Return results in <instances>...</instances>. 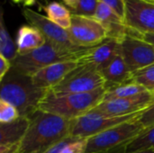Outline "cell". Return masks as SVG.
Here are the masks:
<instances>
[{
	"label": "cell",
	"mask_w": 154,
	"mask_h": 153,
	"mask_svg": "<svg viewBox=\"0 0 154 153\" xmlns=\"http://www.w3.org/2000/svg\"><path fill=\"white\" fill-rule=\"evenodd\" d=\"M148 90L142 87L141 85L130 81L122 85L115 86L106 88V96L104 100H113V99H118V98H125V97H130L134 96L140 94H143L144 92H147Z\"/></svg>",
	"instance_id": "20"
},
{
	"label": "cell",
	"mask_w": 154,
	"mask_h": 153,
	"mask_svg": "<svg viewBox=\"0 0 154 153\" xmlns=\"http://www.w3.org/2000/svg\"><path fill=\"white\" fill-rule=\"evenodd\" d=\"M148 1H152V2H154V0H148Z\"/></svg>",
	"instance_id": "36"
},
{
	"label": "cell",
	"mask_w": 154,
	"mask_h": 153,
	"mask_svg": "<svg viewBox=\"0 0 154 153\" xmlns=\"http://www.w3.org/2000/svg\"><path fill=\"white\" fill-rule=\"evenodd\" d=\"M67 31L72 42L83 48L99 45L108 39L106 28L93 17L72 14L71 26Z\"/></svg>",
	"instance_id": "8"
},
{
	"label": "cell",
	"mask_w": 154,
	"mask_h": 153,
	"mask_svg": "<svg viewBox=\"0 0 154 153\" xmlns=\"http://www.w3.org/2000/svg\"><path fill=\"white\" fill-rule=\"evenodd\" d=\"M62 1L67 6H69L71 10H73L76 7V5L79 0H62Z\"/></svg>",
	"instance_id": "32"
},
{
	"label": "cell",
	"mask_w": 154,
	"mask_h": 153,
	"mask_svg": "<svg viewBox=\"0 0 154 153\" xmlns=\"http://www.w3.org/2000/svg\"><path fill=\"white\" fill-rule=\"evenodd\" d=\"M88 48L73 50L58 46L49 41L42 47L24 55H17L12 62V69L26 76L32 77L39 70L51 64L67 61L79 60L81 55Z\"/></svg>",
	"instance_id": "4"
},
{
	"label": "cell",
	"mask_w": 154,
	"mask_h": 153,
	"mask_svg": "<svg viewBox=\"0 0 154 153\" xmlns=\"http://www.w3.org/2000/svg\"><path fill=\"white\" fill-rule=\"evenodd\" d=\"M125 153H154V149L153 148H152V149H142V150H138V151Z\"/></svg>",
	"instance_id": "33"
},
{
	"label": "cell",
	"mask_w": 154,
	"mask_h": 153,
	"mask_svg": "<svg viewBox=\"0 0 154 153\" xmlns=\"http://www.w3.org/2000/svg\"><path fill=\"white\" fill-rule=\"evenodd\" d=\"M131 80L152 91L154 89V64L132 72Z\"/></svg>",
	"instance_id": "23"
},
{
	"label": "cell",
	"mask_w": 154,
	"mask_h": 153,
	"mask_svg": "<svg viewBox=\"0 0 154 153\" xmlns=\"http://www.w3.org/2000/svg\"><path fill=\"white\" fill-rule=\"evenodd\" d=\"M137 122L143 126L144 130L152 128L154 126V102L148 107L146 108L140 117L137 119Z\"/></svg>",
	"instance_id": "26"
},
{
	"label": "cell",
	"mask_w": 154,
	"mask_h": 153,
	"mask_svg": "<svg viewBox=\"0 0 154 153\" xmlns=\"http://www.w3.org/2000/svg\"><path fill=\"white\" fill-rule=\"evenodd\" d=\"M143 112L129 115L111 116L92 110L88 114L71 121L69 135L79 139H88L117 125L135 121Z\"/></svg>",
	"instance_id": "7"
},
{
	"label": "cell",
	"mask_w": 154,
	"mask_h": 153,
	"mask_svg": "<svg viewBox=\"0 0 154 153\" xmlns=\"http://www.w3.org/2000/svg\"><path fill=\"white\" fill-rule=\"evenodd\" d=\"M153 102V96L150 91H147L134 96L104 100L94 110L106 115L123 116L143 112Z\"/></svg>",
	"instance_id": "12"
},
{
	"label": "cell",
	"mask_w": 154,
	"mask_h": 153,
	"mask_svg": "<svg viewBox=\"0 0 154 153\" xmlns=\"http://www.w3.org/2000/svg\"><path fill=\"white\" fill-rule=\"evenodd\" d=\"M42 10L46 13L47 17L65 30H69L71 26V12L62 4L52 1L43 5Z\"/></svg>",
	"instance_id": "19"
},
{
	"label": "cell",
	"mask_w": 154,
	"mask_h": 153,
	"mask_svg": "<svg viewBox=\"0 0 154 153\" xmlns=\"http://www.w3.org/2000/svg\"><path fill=\"white\" fill-rule=\"evenodd\" d=\"M144 129L135 121L125 123L88 139L86 153H110L122 149L141 134Z\"/></svg>",
	"instance_id": "5"
},
{
	"label": "cell",
	"mask_w": 154,
	"mask_h": 153,
	"mask_svg": "<svg viewBox=\"0 0 154 153\" xmlns=\"http://www.w3.org/2000/svg\"><path fill=\"white\" fill-rule=\"evenodd\" d=\"M12 68V63L5 57L0 55V80H2L5 75L10 71Z\"/></svg>",
	"instance_id": "31"
},
{
	"label": "cell",
	"mask_w": 154,
	"mask_h": 153,
	"mask_svg": "<svg viewBox=\"0 0 154 153\" xmlns=\"http://www.w3.org/2000/svg\"><path fill=\"white\" fill-rule=\"evenodd\" d=\"M97 5L98 0H79L76 7L71 11L74 14L94 17L97 8Z\"/></svg>",
	"instance_id": "24"
},
{
	"label": "cell",
	"mask_w": 154,
	"mask_h": 153,
	"mask_svg": "<svg viewBox=\"0 0 154 153\" xmlns=\"http://www.w3.org/2000/svg\"><path fill=\"white\" fill-rule=\"evenodd\" d=\"M124 23L128 29L139 32L154 33V2L124 0Z\"/></svg>",
	"instance_id": "10"
},
{
	"label": "cell",
	"mask_w": 154,
	"mask_h": 153,
	"mask_svg": "<svg viewBox=\"0 0 154 153\" xmlns=\"http://www.w3.org/2000/svg\"><path fill=\"white\" fill-rule=\"evenodd\" d=\"M100 71L106 81V88L132 81V72L121 53L120 48L110 62Z\"/></svg>",
	"instance_id": "17"
},
{
	"label": "cell",
	"mask_w": 154,
	"mask_h": 153,
	"mask_svg": "<svg viewBox=\"0 0 154 153\" xmlns=\"http://www.w3.org/2000/svg\"><path fill=\"white\" fill-rule=\"evenodd\" d=\"M36 3V0H23V4L25 7H29L33 5Z\"/></svg>",
	"instance_id": "34"
},
{
	"label": "cell",
	"mask_w": 154,
	"mask_h": 153,
	"mask_svg": "<svg viewBox=\"0 0 154 153\" xmlns=\"http://www.w3.org/2000/svg\"><path fill=\"white\" fill-rule=\"evenodd\" d=\"M46 41L44 35L37 28L31 24H23L17 32V53L18 55L27 54L44 45Z\"/></svg>",
	"instance_id": "18"
},
{
	"label": "cell",
	"mask_w": 154,
	"mask_h": 153,
	"mask_svg": "<svg viewBox=\"0 0 154 153\" xmlns=\"http://www.w3.org/2000/svg\"><path fill=\"white\" fill-rule=\"evenodd\" d=\"M120 50L131 72L154 64V46L139 38L126 34Z\"/></svg>",
	"instance_id": "11"
},
{
	"label": "cell",
	"mask_w": 154,
	"mask_h": 153,
	"mask_svg": "<svg viewBox=\"0 0 154 153\" xmlns=\"http://www.w3.org/2000/svg\"><path fill=\"white\" fill-rule=\"evenodd\" d=\"M18 110L11 104L0 100V124H8L20 117Z\"/></svg>",
	"instance_id": "25"
},
{
	"label": "cell",
	"mask_w": 154,
	"mask_h": 153,
	"mask_svg": "<svg viewBox=\"0 0 154 153\" xmlns=\"http://www.w3.org/2000/svg\"><path fill=\"white\" fill-rule=\"evenodd\" d=\"M30 124V118L20 116L17 120L0 124V153H14Z\"/></svg>",
	"instance_id": "14"
},
{
	"label": "cell",
	"mask_w": 154,
	"mask_h": 153,
	"mask_svg": "<svg viewBox=\"0 0 154 153\" xmlns=\"http://www.w3.org/2000/svg\"><path fill=\"white\" fill-rule=\"evenodd\" d=\"M101 71L90 64H79L57 86L50 89L55 94H80L106 87Z\"/></svg>",
	"instance_id": "6"
},
{
	"label": "cell",
	"mask_w": 154,
	"mask_h": 153,
	"mask_svg": "<svg viewBox=\"0 0 154 153\" xmlns=\"http://www.w3.org/2000/svg\"><path fill=\"white\" fill-rule=\"evenodd\" d=\"M154 149V126L144 130L125 148V153L142 149Z\"/></svg>",
	"instance_id": "22"
},
{
	"label": "cell",
	"mask_w": 154,
	"mask_h": 153,
	"mask_svg": "<svg viewBox=\"0 0 154 153\" xmlns=\"http://www.w3.org/2000/svg\"><path fill=\"white\" fill-rule=\"evenodd\" d=\"M23 15L29 24L37 28L44 35L47 41L68 50H77L83 49V47L76 46L72 42L67 30L51 21L47 16L29 8L23 9Z\"/></svg>",
	"instance_id": "9"
},
{
	"label": "cell",
	"mask_w": 154,
	"mask_h": 153,
	"mask_svg": "<svg viewBox=\"0 0 154 153\" xmlns=\"http://www.w3.org/2000/svg\"><path fill=\"white\" fill-rule=\"evenodd\" d=\"M77 140H79V139L69 135V136L62 139L61 141L56 142L55 144H53L52 146H51L50 148H48L46 151H44L42 153H60L67 145H69V143H71V142H75Z\"/></svg>",
	"instance_id": "28"
},
{
	"label": "cell",
	"mask_w": 154,
	"mask_h": 153,
	"mask_svg": "<svg viewBox=\"0 0 154 153\" xmlns=\"http://www.w3.org/2000/svg\"><path fill=\"white\" fill-rule=\"evenodd\" d=\"M48 90L38 87L32 77L14 69L0 80V100L13 105L21 116L31 117L39 110V105Z\"/></svg>",
	"instance_id": "2"
},
{
	"label": "cell",
	"mask_w": 154,
	"mask_h": 153,
	"mask_svg": "<svg viewBox=\"0 0 154 153\" xmlns=\"http://www.w3.org/2000/svg\"><path fill=\"white\" fill-rule=\"evenodd\" d=\"M106 92V87L80 94H55L48 90L39 105V110L74 120L88 114L101 104Z\"/></svg>",
	"instance_id": "3"
},
{
	"label": "cell",
	"mask_w": 154,
	"mask_h": 153,
	"mask_svg": "<svg viewBox=\"0 0 154 153\" xmlns=\"http://www.w3.org/2000/svg\"><path fill=\"white\" fill-rule=\"evenodd\" d=\"M93 18L106 28L108 39H114L120 42L126 36L128 28L125 26L124 20L106 4L98 1L97 8Z\"/></svg>",
	"instance_id": "16"
},
{
	"label": "cell",
	"mask_w": 154,
	"mask_h": 153,
	"mask_svg": "<svg viewBox=\"0 0 154 153\" xmlns=\"http://www.w3.org/2000/svg\"><path fill=\"white\" fill-rule=\"evenodd\" d=\"M79 65V60H67L51 64L32 75V82L38 87L50 90L60 84Z\"/></svg>",
	"instance_id": "13"
},
{
	"label": "cell",
	"mask_w": 154,
	"mask_h": 153,
	"mask_svg": "<svg viewBox=\"0 0 154 153\" xmlns=\"http://www.w3.org/2000/svg\"><path fill=\"white\" fill-rule=\"evenodd\" d=\"M0 55L5 57L11 63L17 57V46L10 36L4 21V13L1 11L0 16Z\"/></svg>",
	"instance_id": "21"
},
{
	"label": "cell",
	"mask_w": 154,
	"mask_h": 153,
	"mask_svg": "<svg viewBox=\"0 0 154 153\" xmlns=\"http://www.w3.org/2000/svg\"><path fill=\"white\" fill-rule=\"evenodd\" d=\"M88 139L77 140L67 145L60 153H86Z\"/></svg>",
	"instance_id": "27"
},
{
	"label": "cell",
	"mask_w": 154,
	"mask_h": 153,
	"mask_svg": "<svg viewBox=\"0 0 154 153\" xmlns=\"http://www.w3.org/2000/svg\"><path fill=\"white\" fill-rule=\"evenodd\" d=\"M127 34H130V35L139 38L143 41H145L154 46V33L152 32H135L131 29H128Z\"/></svg>",
	"instance_id": "30"
},
{
	"label": "cell",
	"mask_w": 154,
	"mask_h": 153,
	"mask_svg": "<svg viewBox=\"0 0 154 153\" xmlns=\"http://www.w3.org/2000/svg\"><path fill=\"white\" fill-rule=\"evenodd\" d=\"M150 92H151V94L153 96V97H154V89H152V91H150Z\"/></svg>",
	"instance_id": "35"
},
{
	"label": "cell",
	"mask_w": 154,
	"mask_h": 153,
	"mask_svg": "<svg viewBox=\"0 0 154 153\" xmlns=\"http://www.w3.org/2000/svg\"><path fill=\"white\" fill-rule=\"evenodd\" d=\"M120 48V42L106 39L99 45L88 48L79 59V64H90L101 70L115 57Z\"/></svg>",
	"instance_id": "15"
},
{
	"label": "cell",
	"mask_w": 154,
	"mask_h": 153,
	"mask_svg": "<svg viewBox=\"0 0 154 153\" xmlns=\"http://www.w3.org/2000/svg\"><path fill=\"white\" fill-rule=\"evenodd\" d=\"M108 5L114 12L124 20L125 17V2L124 0H98Z\"/></svg>",
	"instance_id": "29"
},
{
	"label": "cell",
	"mask_w": 154,
	"mask_h": 153,
	"mask_svg": "<svg viewBox=\"0 0 154 153\" xmlns=\"http://www.w3.org/2000/svg\"><path fill=\"white\" fill-rule=\"evenodd\" d=\"M71 121L42 111L30 117L29 127L14 153H42L69 136Z\"/></svg>",
	"instance_id": "1"
}]
</instances>
